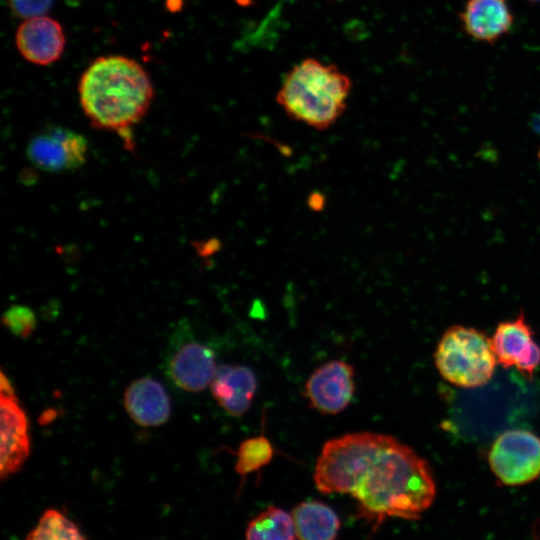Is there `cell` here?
<instances>
[{"label": "cell", "instance_id": "cell-1", "mask_svg": "<svg viewBox=\"0 0 540 540\" xmlns=\"http://www.w3.org/2000/svg\"><path fill=\"white\" fill-rule=\"evenodd\" d=\"M314 482L325 494H350L359 516L376 530L388 517L417 520L433 503L429 463L391 435L348 433L328 440L316 461Z\"/></svg>", "mask_w": 540, "mask_h": 540}, {"label": "cell", "instance_id": "cell-2", "mask_svg": "<svg viewBox=\"0 0 540 540\" xmlns=\"http://www.w3.org/2000/svg\"><path fill=\"white\" fill-rule=\"evenodd\" d=\"M78 92L91 125L122 136L142 120L154 96L144 68L123 56L97 58L82 74Z\"/></svg>", "mask_w": 540, "mask_h": 540}, {"label": "cell", "instance_id": "cell-3", "mask_svg": "<svg viewBox=\"0 0 540 540\" xmlns=\"http://www.w3.org/2000/svg\"><path fill=\"white\" fill-rule=\"evenodd\" d=\"M350 91V78L337 66L307 58L286 74L276 100L289 118L324 130L344 113Z\"/></svg>", "mask_w": 540, "mask_h": 540}, {"label": "cell", "instance_id": "cell-4", "mask_svg": "<svg viewBox=\"0 0 540 540\" xmlns=\"http://www.w3.org/2000/svg\"><path fill=\"white\" fill-rule=\"evenodd\" d=\"M434 363L443 379L462 388L485 385L498 364L490 338L462 325L451 326L443 333L434 352Z\"/></svg>", "mask_w": 540, "mask_h": 540}, {"label": "cell", "instance_id": "cell-5", "mask_svg": "<svg viewBox=\"0 0 540 540\" xmlns=\"http://www.w3.org/2000/svg\"><path fill=\"white\" fill-rule=\"evenodd\" d=\"M213 350L197 341L189 324L181 320L168 341L164 370L170 381L187 392H201L217 371Z\"/></svg>", "mask_w": 540, "mask_h": 540}, {"label": "cell", "instance_id": "cell-6", "mask_svg": "<svg viewBox=\"0 0 540 540\" xmlns=\"http://www.w3.org/2000/svg\"><path fill=\"white\" fill-rule=\"evenodd\" d=\"M490 470L506 486H520L540 476V437L529 430L501 433L488 453Z\"/></svg>", "mask_w": 540, "mask_h": 540}, {"label": "cell", "instance_id": "cell-7", "mask_svg": "<svg viewBox=\"0 0 540 540\" xmlns=\"http://www.w3.org/2000/svg\"><path fill=\"white\" fill-rule=\"evenodd\" d=\"M1 479L15 474L27 460L30 453L27 416L19 404L15 390L6 377L1 373Z\"/></svg>", "mask_w": 540, "mask_h": 540}, {"label": "cell", "instance_id": "cell-8", "mask_svg": "<svg viewBox=\"0 0 540 540\" xmlns=\"http://www.w3.org/2000/svg\"><path fill=\"white\" fill-rule=\"evenodd\" d=\"M354 393V367L342 360L322 364L304 385V396L310 407L325 415H335L346 409Z\"/></svg>", "mask_w": 540, "mask_h": 540}, {"label": "cell", "instance_id": "cell-9", "mask_svg": "<svg viewBox=\"0 0 540 540\" xmlns=\"http://www.w3.org/2000/svg\"><path fill=\"white\" fill-rule=\"evenodd\" d=\"M490 340L498 364L506 369L515 367L527 379L533 378L540 365V346L523 311L513 320L499 323Z\"/></svg>", "mask_w": 540, "mask_h": 540}, {"label": "cell", "instance_id": "cell-10", "mask_svg": "<svg viewBox=\"0 0 540 540\" xmlns=\"http://www.w3.org/2000/svg\"><path fill=\"white\" fill-rule=\"evenodd\" d=\"M86 139L67 128H48L28 144L27 155L39 169L62 172L77 169L86 161Z\"/></svg>", "mask_w": 540, "mask_h": 540}, {"label": "cell", "instance_id": "cell-11", "mask_svg": "<svg viewBox=\"0 0 540 540\" xmlns=\"http://www.w3.org/2000/svg\"><path fill=\"white\" fill-rule=\"evenodd\" d=\"M16 46L31 63L48 65L60 58L65 46L61 25L47 16L26 19L17 29Z\"/></svg>", "mask_w": 540, "mask_h": 540}, {"label": "cell", "instance_id": "cell-12", "mask_svg": "<svg viewBox=\"0 0 540 540\" xmlns=\"http://www.w3.org/2000/svg\"><path fill=\"white\" fill-rule=\"evenodd\" d=\"M257 386L254 372L247 366L235 364L218 366L210 384L218 405L234 417H241L249 410Z\"/></svg>", "mask_w": 540, "mask_h": 540}, {"label": "cell", "instance_id": "cell-13", "mask_svg": "<svg viewBox=\"0 0 540 540\" xmlns=\"http://www.w3.org/2000/svg\"><path fill=\"white\" fill-rule=\"evenodd\" d=\"M123 403L130 418L143 427H157L171 416V402L164 386L151 377L134 380L125 390Z\"/></svg>", "mask_w": 540, "mask_h": 540}, {"label": "cell", "instance_id": "cell-14", "mask_svg": "<svg viewBox=\"0 0 540 540\" xmlns=\"http://www.w3.org/2000/svg\"><path fill=\"white\" fill-rule=\"evenodd\" d=\"M460 19L473 39L492 43L513 25V14L505 0H467Z\"/></svg>", "mask_w": 540, "mask_h": 540}, {"label": "cell", "instance_id": "cell-15", "mask_svg": "<svg viewBox=\"0 0 540 540\" xmlns=\"http://www.w3.org/2000/svg\"><path fill=\"white\" fill-rule=\"evenodd\" d=\"M291 516L298 540H335L340 529L335 511L319 501L299 503Z\"/></svg>", "mask_w": 540, "mask_h": 540}, {"label": "cell", "instance_id": "cell-16", "mask_svg": "<svg viewBox=\"0 0 540 540\" xmlns=\"http://www.w3.org/2000/svg\"><path fill=\"white\" fill-rule=\"evenodd\" d=\"M246 540H295L296 532L291 514L269 506L253 518L246 529Z\"/></svg>", "mask_w": 540, "mask_h": 540}, {"label": "cell", "instance_id": "cell-17", "mask_svg": "<svg viewBox=\"0 0 540 540\" xmlns=\"http://www.w3.org/2000/svg\"><path fill=\"white\" fill-rule=\"evenodd\" d=\"M25 540H86L79 527L57 509H47Z\"/></svg>", "mask_w": 540, "mask_h": 540}, {"label": "cell", "instance_id": "cell-18", "mask_svg": "<svg viewBox=\"0 0 540 540\" xmlns=\"http://www.w3.org/2000/svg\"><path fill=\"white\" fill-rule=\"evenodd\" d=\"M274 448L263 434L242 441L237 449L236 472L244 479L245 475L260 470L273 458Z\"/></svg>", "mask_w": 540, "mask_h": 540}, {"label": "cell", "instance_id": "cell-19", "mask_svg": "<svg viewBox=\"0 0 540 540\" xmlns=\"http://www.w3.org/2000/svg\"><path fill=\"white\" fill-rule=\"evenodd\" d=\"M2 323L16 337L26 339L36 328V316L25 305H12L3 314Z\"/></svg>", "mask_w": 540, "mask_h": 540}, {"label": "cell", "instance_id": "cell-20", "mask_svg": "<svg viewBox=\"0 0 540 540\" xmlns=\"http://www.w3.org/2000/svg\"><path fill=\"white\" fill-rule=\"evenodd\" d=\"M54 0H8L9 6L19 17L26 19L43 16Z\"/></svg>", "mask_w": 540, "mask_h": 540}, {"label": "cell", "instance_id": "cell-21", "mask_svg": "<svg viewBox=\"0 0 540 540\" xmlns=\"http://www.w3.org/2000/svg\"><path fill=\"white\" fill-rule=\"evenodd\" d=\"M307 204L311 210L319 212L325 207L326 198L320 192H312L308 197Z\"/></svg>", "mask_w": 540, "mask_h": 540}, {"label": "cell", "instance_id": "cell-22", "mask_svg": "<svg viewBox=\"0 0 540 540\" xmlns=\"http://www.w3.org/2000/svg\"><path fill=\"white\" fill-rule=\"evenodd\" d=\"M528 1H531V2H540V0H528Z\"/></svg>", "mask_w": 540, "mask_h": 540}]
</instances>
